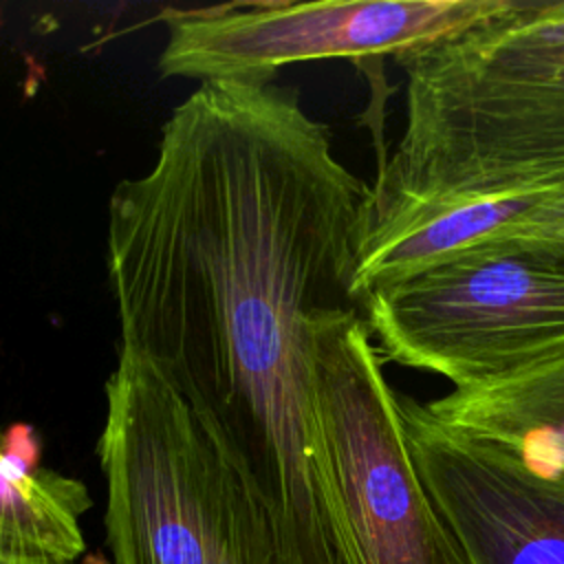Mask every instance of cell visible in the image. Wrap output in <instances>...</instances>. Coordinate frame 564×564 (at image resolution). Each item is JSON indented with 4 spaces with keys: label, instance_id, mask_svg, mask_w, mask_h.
<instances>
[{
    "label": "cell",
    "instance_id": "3",
    "mask_svg": "<svg viewBox=\"0 0 564 564\" xmlns=\"http://www.w3.org/2000/svg\"><path fill=\"white\" fill-rule=\"evenodd\" d=\"M97 456L112 564H273L267 518L176 392L119 352Z\"/></svg>",
    "mask_w": 564,
    "mask_h": 564
},
{
    "label": "cell",
    "instance_id": "4",
    "mask_svg": "<svg viewBox=\"0 0 564 564\" xmlns=\"http://www.w3.org/2000/svg\"><path fill=\"white\" fill-rule=\"evenodd\" d=\"M313 419L337 564H469L410 454L359 311L313 328Z\"/></svg>",
    "mask_w": 564,
    "mask_h": 564
},
{
    "label": "cell",
    "instance_id": "8",
    "mask_svg": "<svg viewBox=\"0 0 564 564\" xmlns=\"http://www.w3.org/2000/svg\"><path fill=\"white\" fill-rule=\"evenodd\" d=\"M564 187L364 212L352 295L392 284L474 245L511 234H562Z\"/></svg>",
    "mask_w": 564,
    "mask_h": 564
},
{
    "label": "cell",
    "instance_id": "1",
    "mask_svg": "<svg viewBox=\"0 0 564 564\" xmlns=\"http://www.w3.org/2000/svg\"><path fill=\"white\" fill-rule=\"evenodd\" d=\"M370 185L293 88L209 82L108 200L119 352L148 364L260 505L273 564H337L313 419V328L352 295Z\"/></svg>",
    "mask_w": 564,
    "mask_h": 564
},
{
    "label": "cell",
    "instance_id": "6",
    "mask_svg": "<svg viewBox=\"0 0 564 564\" xmlns=\"http://www.w3.org/2000/svg\"><path fill=\"white\" fill-rule=\"evenodd\" d=\"M511 0H256L165 9L163 77L271 84L284 68L317 59H359L432 46L502 13Z\"/></svg>",
    "mask_w": 564,
    "mask_h": 564
},
{
    "label": "cell",
    "instance_id": "7",
    "mask_svg": "<svg viewBox=\"0 0 564 564\" xmlns=\"http://www.w3.org/2000/svg\"><path fill=\"white\" fill-rule=\"evenodd\" d=\"M414 465L469 564H564V480L397 392Z\"/></svg>",
    "mask_w": 564,
    "mask_h": 564
},
{
    "label": "cell",
    "instance_id": "10",
    "mask_svg": "<svg viewBox=\"0 0 564 564\" xmlns=\"http://www.w3.org/2000/svg\"><path fill=\"white\" fill-rule=\"evenodd\" d=\"M86 485L0 449V564H84Z\"/></svg>",
    "mask_w": 564,
    "mask_h": 564
},
{
    "label": "cell",
    "instance_id": "9",
    "mask_svg": "<svg viewBox=\"0 0 564 564\" xmlns=\"http://www.w3.org/2000/svg\"><path fill=\"white\" fill-rule=\"evenodd\" d=\"M441 421L494 441L564 480V344L478 383L425 401Z\"/></svg>",
    "mask_w": 564,
    "mask_h": 564
},
{
    "label": "cell",
    "instance_id": "2",
    "mask_svg": "<svg viewBox=\"0 0 564 564\" xmlns=\"http://www.w3.org/2000/svg\"><path fill=\"white\" fill-rule=\"evenodd\" d=\"M394 62L405 121L368 212L564 187V0H511Z\"/></svg>",
    "mask_w": 564,
    "mask_h": 564
},
{
    "label": "cell",
    "instance_id": "5",
    "mask_svg": "<svg viewBox=\"0 0 564 564\" xmlns=\"http://www.w3.org/2000/svg\"><path fill=\"white\" fill-rule=\"evenodd\" d=\"M381 359L454 388L498 377L564 344V236L474 245L359 297Z\"/></svg>",
    "mask_w": 564,
    "mask_h": 564
},
{
    "label": "cell",
    "instance_id": "11",
    "mask_svg": "<svg viewBox=\"0 0 564 564\" xmlns=\"http://www.w3.org/2000/svg\"><path fill=\"white\" fill-rule=\"evenodd\" d=\"M562 236H564V225H562Z\"/></svg>",
    "mask_w": 564,
    "mask_h": 564
}]
</instances>
